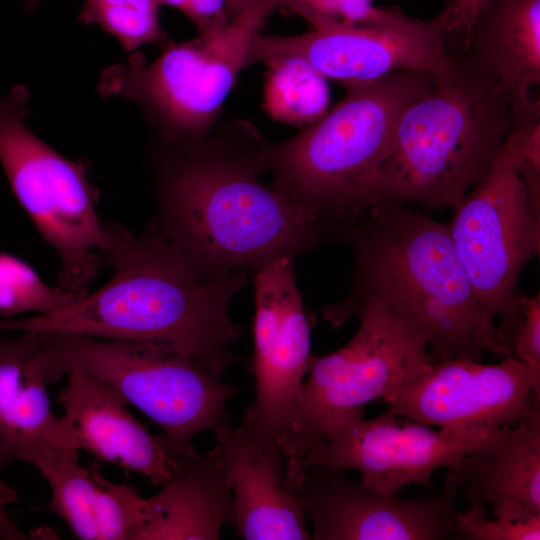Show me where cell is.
Listing matches in <instances>:
<instances>
[{"mask_svg":"<svg viewBox=\"0 0 540 540\" xmlns=\"http://www.w3.org/2000/svg\"><path fill=\"white\" fill-rule=\"evenodd\" d=\"M265 108L275 120L307 127L328 111L330 90L325 78L306 60L296 56L265 64Z\"/></svg>","mask_w":540,"mask_h":540,"instance_id":"23","label":"cell"},{"mask_svg":"<svg viewBox=\"0 0 540 540\" xmlns=\"http://www.w3.org/2000/svg\"><path fill=\"white\" fill-rule=\"evenodd\" d=\"M252 372L255 400L245 412L286 439L311 354V322L298 289L294 259L278 258L254 272Z\"/></svg>","mask_w":540,"mask_h":540,"instance_id":"15","label":"cell"},{"mask_svg":"<svg viewBox=\"0 0 540 540\" xmlns=\"http://www.w3.org/2000/svg\"><path fill=\"white\" fill-rule=\"evenodd\" d=\"M331 242L352 251L347 296L322 309L340 327L376 303L401 317L440 359L502 355L495 325L481 311L448 228L400 204H376L336 226Z\"/></svg>","mask_w":540,"mask_h":540,"instance_id":"3","label":"cell"},{"mask_svg":"<svg viewBox=\"0 0 540 540\" xmlns=\"http://www.w3.org/2000/svg\"><path fill=\"white\" fill-rule=\"evenodd\" d=\"M182 12L200 32L217 27L230 19L226 0H187Z\"/></svg>","mask_w":540,"mask_h":540,"instance_id":"29","label":"cell"},{"mask_svg":"<svg viewBox=\"0 0 540 540\" xmlns=\"http://www.w3.org/2000/svg\"><path fill=\"white\" fill-rule=\"evenodd\" d=\"M38 365L48 384L83 370L159 425L175 451L194 450L198 433L228 421L240 388L209 376L192 360L151 344L65 332H38Z\"/></svg>","mask_w":540,"mask_h":540,"instance_id":"7","label":"cell"},{"mask_svg":"<svg viewBox=\"0 0 540 540\" xmlns=\"http://www.w3.org/2000/svg\"><path fill=\"white\" fill-rule=\"evenodd\" d=\"M159 5L171 6L183 11L187 0H157Z\"/></svg>","mask_w":540,"mask_h":540,"instance_id":"33","label":"cell"},{"mask_svg":"<svg viewBox=\"0 0 540 540\" xmlns=\"http://www.w3.org/2000/svg\"><path fill=\"white\" fill-rule=\"evenodd\" d=\"M79 451L53 448L34 464L51 490L49 508L82 540H136L146 498L124 483L103 477L100 462L87 468Z\"/></svg>","mask_w":540,"mask_h":540,"instance_id":"19","label":"cell"},{"mask_svg":"<svg viewBox=\"0 0 540 540\" xmlns=\"http://www.w3.org/2000/svg\"><path fill=\"white\" fill-rule=\"evenodd\" d=\"M103 233V265L113 272L105 285L52 313L0 319V332H65L151 344L221 380L239 361L229 346L243 328L229 307L248 273L201 272L148 228L137 236L107 220Z\"/></svg>","mask_w":540,"mask_h":540,"instance_id":"2","label":"cell"},{"mask_svg":"<svg viewBox=\"0 0 540 540\" xmlns=\"http://www.w3.org/2000/svg\"><path fill=\"white\" fill-rule=\"evenodd\" d=\"M77 299L58 285H48L22 259L0 253V319L26 312L52 313Z\"/></svg>","mask_w":540,"mask_h":540,"instance_id":"25","label":"cell"},{"mask_svg":"<svg viewBox=\"0 0 540 540\" xmlns=\"http://www.w3.org/2000/svg\"><path fill=\"white\" fill-rule=\"evenodd\" d=\"M447 46L453 69L435 77L401 113L371 206L455 208L502 148L510 128L508 99L457 42L447 40Z\"/></svg>","mask_w":540,"mask_h":540,"instance_id":"4","label":"cell"},{"mask_svg":"<svg viewBox=\"0 0 540 540\" xmlns=\"http://www.w3.org/2000/svg\"><path fill=\"white\" fill-rule=\"evenodd\" d=\"M540 369L512 357L497 364L440 359L381 400L401 417L459 439L481 441L540 409Z\"/></svg>","mask_w":540,"mask_h":540,"instance_id":"11","label":"cell"},{"mask_svg":"<svg viewBox=\"0 0 540 540\" xmlns=\"http://www.w3.org/2000/svg\"><path fill=\"white\" fill-rule=\"evenodd\" d=\"M371 1H373V0H371Z\"/></svg>","mask_w":540,"mask_h":540,"instance_id":"35","label":"cell"},{"mask_svg":"<svg viewBox=\"0 0 540 540\" xmlns=\"http://www.w3.org/2000/svg\"><path fill=\"white\" fill-rule=\"evenodd\" d=\"M67 376L57 402L64 411L60 420L69 447L163 486L186 455L178 454L164 434L150 433L124 398L97 377L79 369Z\"/></svg>","mask_w":540,"mask_h":540,"instance_id":"17","label":"cell"},{"mask_svg":"<svg viewBox=\"0 0 540 540\" xmlns=\"http://www.w3.org/2000/svg\"><path fill=\"white\" fill-rule=\"evenodd\" d=\"M452 20L447 36L462 42L468 35L474 20L487 0H449Z\"/></svg>","mask_w":540,"mask_h":540,"instance_id":"30","label":"cell"},{"mask_svg":"<svg viewBox=\"0 0 540 540\" xmlns=\"http://www.w3.org/2000/svg\"><path fill=\"white\" fill-rule=\"evenodd\" d=\"M277 8L278 0H251L240 13L198 37L169 42L153 62L133 54L102 71L98 92L136 102L156 137L202 136L216 125L236 77L247 67L254 37Z\"/></svg>","mask_w":540,"mask_h":540,"instance_id":"6","label":"cell"},{"mask_svg":"<svg viewBox=\"0 0 540 540\" xmlns=\"http://www.w3.org/2000/svg\"><path fill=\"white\" fill-rule=\"evenodd\" d=\"M371 0H278V8L307 20L314 30L385 27L406 21L399 8H379Z\"/></svg>","mask_w":540,"mask_h":540,"instance_id":"26","label":"cell"},{"mask_svg":"<svg viewBox=\"0 0 540 540\" xmlns=\"http://www.w3.org/2000/svg\"><path fill=\"white\" fill-rule=\"evenodd\" d=\"M469 507L515 500L540 509V409L448 466Z\"/></svg>","mask_w":540,"mask_h":540,"instance_id":"22","label":"cell"},{"mask_svg":"<svg viewBox=\"0 0 540 540\" xmlns=\"http://www.w3.org/2000/svg\"><path fill=\"white\" fill-rule=\"evenodd\" d=\"M29 102L20 90L0 96V164L16 199L58 254L57 285L81 298L103 265L98 191L85 159L64 157L28 128Z\"/></svg>","mask_w":540,"mask_h":540,"instance_id":"8","label":"cell"},{"mask_svg":"<svg viewBox=\"0 0 540 540\" xmlns=\"http://www.w3.org/2000/svg\"><path fill=\"white\" fill-rule=\"evenodd\" d=\"M494 338L504 357L540 369V295L516 292L503 306Z\"/></svg>","mask_w":540,"mask_h":540,"instance_id":"28","label":"cell"},{"mask_svg":"<svg viewBox=\"0 0 540 540\" xmlns=\"http://www.w3.org/2000/svg\"><path fill=\"white\" fill-rule=\"evenodd\" d=\"M364 411L338 422L323 443L286 467V473L310 465L355 469L366 487L396 496L409 484L433 488L431 477L437 468L452 465L497 436L468 441L401 417L390 408L372 419H365Z\"/></svg>","mask_w":540,"mask_h":540,"instance_id":"14","label":"cell"},{"mask_svg":"<svg viewBox=\"0 0 540 540\" xmlns=\"http://www.w3.org/2000/svg\"><path fill=\"white\" fill-rule=\"evenodd\" d=\"M451 20L448 0L442 11L429 20L409 17L392 26L313 30L297 36L258 33L251 43L247 66L296 56L325 78L344 86L404 69L439 77L449 73L454 65L447 46Z\"/></svg>","mask_w":540,"mask_h":540,"instance_id":"12","label":"cell"},{"mask_svg":"<svg viewBox=\"0 0 540 540\" xmlns=\"http://www.w3.org/2000/svg\"><path fill=\"white\" fill-rule=\"evenodd\" d=\"M495 518L488 519L485 507H469L456 514L459 538L466 540H539L540 509L515 500L491 505Z\"/></svg>","mask_w":540,"mask_h":540,"instance_id":"27","label":"cell"},{"mask_svg":"<svg viewBox=\"0 0 540 540\" xmlns=\"http://www.w3.org/2000/svg\"><path fill=\"white\" fill-rule=\"evenodd\" d=\"M212 431L211 451L232 491L237 534L245 540L311 539L303 507L285 487L286 457L278 438L246 412L238 427L223 421Z\"/></svg>","mask_w":540,"mask_h":540,"instance_id":"16","label":"cell"},{"mask_svg":"<svg viewBox=\"0 0 540 540\" xmlns=\"http://www.w3.org/2000/svg\"><path fill=\"white\" fill-rule=\"evenodd\" d=\"M265 146L244 122L190 139L156 137L148 153L156 207L147 228L208 274L254 273L331 242L329 226L262 183Z\"/></svg>","mask_w":540,"mask_h":540,"instance_id":"1","label":"cell"},{"mask_svg":"<svg viewBox=\"0 0 540 540\" xmlns=\"http://www.w3.org/2000/svg\"><path fill=\"white\" fill-rule=\"evenodd\" d=\"M285 487L313 524L314 540H445L459 538L458 490L422 498L386 496L345 469L310 465L286 473Z\"/></svg>","mask_w":540,"mask_h":540,"instance_id":"13","label":"cell"},{"mask_svg":"<svg viewBox=\"0 0 540 540\" xmlns=\"http://www.w3.org/2000/svg\"><path fill=\"white\" fill-rule=\"evenodd\" d=\"M0 336V464L34 465L53 448H68L60 417L47 392L49 385L38 365V332Z\"/></svg>","mask_w":540,"mask_h":540,"instance_id":"20","label":"cell"},{"mask_svg":"<svg viewBox=\"0 0 540 540\" xmlns=\"http://www.w3.org/2000/svg\"><path fill=\"white\" fill-rule=\"evenodd\" d=\"M2 467L0 464V469ZM17 498V492L0 479V540L29 539L14 523L7 512L8 505L14 503Z\"/></svg>","mask_w":540,"mask_h":540,"instance_id":"31","label":"cell"},{"mask_svg":"<svg viewBox=\"0 0 540 540\" xmlns=\"http://www.w3.org/2000/svg\"><path fill=\"white\" fill-rule=\"evenodd\" d=\"M235 508L224 470L213 454L182 457L162 490L146 499L136 540H217L234 527Z\"/></svg>","mask_w":540,"mask_h":540,"instance_id":"21","label":"cell"},{"mask_svg":"<svg viewBox=\"0 0 540 540\" xmlns=\"http://www.w3.org/2000/svg\"><path fill=\"white\" fill-rule=\"evenodd\" d=\"M434 80L431 73L404 69L344 86V98L317 122L290 139L266 143L271 185L332 232L354 219L371 206L401 113Z\"/></svg>","mask_w":540,"mask_h":540,"instance_id":"5","label":"cell"},{"mask_svg":"<svg viewBox=\"0 0 540 540\" xmlns=\"http://www.w3.org/2000/svg\"><path fill=\"white\" fill-rule=\"evenodd\" d=\"M447 228L478 305L494 323L517 292L521 269L540 249V205L531 198L513 157L500 150L454 208Z\"/></svg>","mask_w":540,"mask_h":540,"instance_id":"10","label":"cell"},{"mask_svg":"<svg viewBox=\"0 0 540 540\" xmlns=\"http://www.w3.org/2000/svg\"><path fill=\"white\" fill-rule=\"evenodd\" d=\"M355 317L360 326L346 345L311 357L291 431L280 443L286 467L323 443L348 415L435 363L426 340L387 307L368 304Z\"/></svg>","mask_w":540,"mask_h":540,"instance_id":"9","label":"cell"},{"mask_svg":"<svg viewBox=\"0 0 540 540\" xmlns=\"http://www.w3.org/2000/svg\"><path fill=\"white\" fill-rule=\"evenodd\" d=\"M159 7L157 0H86L78 19L98 25L126 51L134 52L145 44L170 42L159 20Z\"/></svg>","mask_w":540,"mask_h":540,"instance_id":"24","label":"cell"},{"mask_svg":"<svg viewBox=\"0 0 540 540\" xmlns=\"http://www.w3.org/2000/svg\"><path fill=\"white\" fill-rule=\"evenodd\" d=\"M39 0H25L26 9L32 11L38 4Z\"/></svg>","mask_w":540,"mask_h":540,"instance_id":"34","label":"cell"},{"mask_svg":"<svg viewBox=\"0 0 540 540\" xmlns=\"http://www.w3.org/2000/svg\"><path fill=\"white\" fill-rule=\"evenodd\" d=\"M452 40L497 82L511 122L540 116V0H487L467 37Z\"/></svg>","mask_w":540,"mask_h":540,"instance_id":"18","label":"cell"},{"mask_svg":"<svg viewBox=\"0 0 540 540\" xmlns=\"http://www.w3.org/2000/svg\"><path fill=\"white\" fill-rule=\"evenodd\" d=\"M251 0H226V9L229 17H234L240 13Z\"/></svg>","mask_w":540,"mask_h":540,"instance_id":"32","label":"cell"}]
</instances>
